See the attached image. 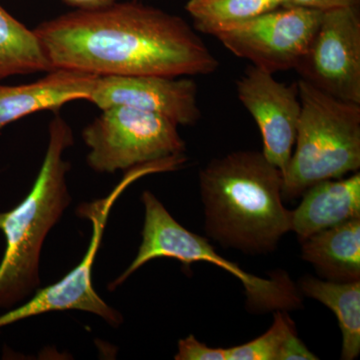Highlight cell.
I'll list each match as a JSON object with an SVG mask.
<instances>
[{
	"label": "cell",
	"mask_w": 360,
	"mask_h": 360,
	"mask_svg": "<svg viewBox=\"0 0 360 360\" xmlns=\"http://www.w3.org/2000/svg\"><path fill=\"white\" fill-rule=\"evenodd\" d=\"M297 89L302 112L292 155L283 174L286 200L360 168V104L340 101L302 79Z\"/></svg>",
	"instance_id": "277c9868"
},
{
	"label": "cell",
	"mask_w": 360,
	"mask_h": 360,
	"mask_svg": "<svg viewBox=\"0 0 360 360\" xmlns=\"http://www.w3.org/2000/svg\"><path fill=\"white\" fill-rule=\"evenodd\" d=\"M72 144V130L56 115L49 123V146L32 191L13 210L0 213L6 245L0 264V309H13L39 288L45 238L70 205L66 184L70 163L63 153Z\"/></svg>",
	"instance_id": "3957f363"
},
{
	"label": "cell",
	"mask_w": 360,
	"mask_h": 360,
	"mask_svg": "<svg viewBox=\"0 0 360 360\" xmlns=\"http://www.w3.org/2000/svg\"><path fill=\"white\" fill-rule=\"evenodd\" d=\"M141 200L146 210L141 245L131 264L110 283V290L122 285L142 265L165 257L179 260L186 267L193 262H203L229 272L243 284L248 304L253 311H288L302 307V292L285 272H274L269 278L248 274L219 255L202 236L179 224L155 194L146 191Z\"/></svg>",
	"instance_id": "5b68a950"
},
{
	"label": "cell",
	"mask_w": 360,
	"mask_h": 360,
	"mask_svg": "<svg viewBox=\"0 0 360 360\" xmlns=\"http://www.w3.org/2000/svg\"><path fill=\"white\" fill-rule=\"evenodd\" d=\"M319 359L298 338L296 329L291 331L284 340L279 352L278 360H315Z\"/></svg>",
	"instance_id": "ffe728a7"
},
{
	"label": "cell",
	"mask_w": 360,
	"mask_h": 360,
	"mask_svg": "<svg viewBox=\"0 0 360 360\" xmlns=\"http://www.w3.org/2000/svg\"><path fill=\"white\" fill-rule=\"evenodd\" d=\"M176 360H227V348H213L196 340L194 335L179 341Z\"/></svg>",
	"instance_id": "d6986e66"
},
{
	"label": "cell",
	"mask_w": 360,
	"mask_h": 360,
	"mask_svg": "<svg viewBox=\"0 0 360 360\" xmlns=\"http://www.w3.org/2000/svg\"><path fill=\"white\" fill-rule=\"evenodd\" d=\"M177 127L148 111L127 106L106 108L82 132L89 148L87 165L99 174H115L184 155L186 143Z\"/></svg>",
	"instance_id": "52a82bcc"
},
{
	"label": "cell",
	"mask_w": 360,
	"mask_h": 360,
	"mask_svg": "<svg viewBox=\"0 0 360 360\" xmlns=\"http://www.w3.org/2000/svg\"><path fill=\"white\" fill-rule=\"evenodd\" d=\"M297 286L302 295L335 312L342 335L341 359H356L360 352V281L338 283L304 276Z\"/></svg>",
	"instance_id": "9a60e30c"
},
{
	"label": "cell",
	"mask_w": 360,
	"mask_h": 360,
	"mask_svg": "<svg viewBox=\"0 0 360 360\" xmlns=\"http://www.w3.org/2000/svg\"><path fill=\"white\" fill-rule=\"evenodd\" d=\"M96 77L58 70L30 84H0V129L39 111L58 110L71 101H87Z\"/></svg>",
	"instance_id": "7c38bea8"
},
{
	"label": "cell",
	"mask_w": 360,
	"mask_h": 360,
	"mask_svg": "<svg viewBox=\"0 0 360 360\" xmlns=\"http://www.w3.org/2000/svg\"><path fill=\"white\" fill-rule=\"evenodd\" d=\"M279 1H281L283 6H285V4H288V0H279Z\"/></svg>",
	"instance_id": "603a6c76"
},
{
	"label": "cell",
	"mask_w": 360,
	"mask_h": 360,
	"mask_svg": "<svg viewBox=\"0 0 360 360\" xmlns=\"http://www.w3.org/2000/svg\"><path fill=\"white\" fill-rule=\"evenodd\" d=\"M360 0H288L290 6L307 7L326 11L347 7H359Z\"/></svg>",
	"instance_id": "44dd1931"
},
{
	"label": "cell",
	"mask_w": 360,
	"mask_h": 360,
	"mask_svg": "<svg viewBox=\"0 0 360 360\" xmlns=\"http://www.w3.org/2000/svg\"><path fill=\"white\" fill-rule=\"evenodd\" d=\"M323 11L285 6L217 28L212 33L238 58L270 73L295 70L321 23Z\"/></svg>",
	"instance_id": "ba28073f"
},
{
	"label": "cell",
	"mask_w": 360,
	"mask_h": 360,
	"mask_svg": "<svg viewBox=\"0 0 360 360\" xmlns=\"http://www.w3.org/2000/svg\"><path fill=\"white\" fill-rule=\"evenodd\" d=\"M34 32L52 70L180 77L212 75L219 66L181 18L137 2L77 9Z\"/></svg>",
	"instance_id": "6da1fadb"
},
{
	"label": "cell",
	"mask_w": 360,
	"mask_h": 360,
	"mask_svg": "<svg viewBox=\"0 0 360 360\" xmlns=\"http://www.w3.org/2000/svg\"><path fill=\"white\" fill-rule=\"evenodd\" d=\"M236 94L257 122L265 158L283 174L295 148L302 112L297 82L283 84L274 73L252 65L236 82Z\"/></svg>",
	"instance_id": "30bf717a"
},
{
	"label": "cell",
	"mask_w": 360,
	"mask_h": 360,
	"mask_svg": "<svg viewBox=\"0 0 360 360\" xmlns=\"http://www.w3.org/2000/svg\"><path fill=\"white\" fill-rule=\"evenodd\" d=\"M291 212V231L300 241L348 220L360 219V174L309 187Z\"/></svg>",
	"instance_id": "4fadbf2b"
},
{
	"label": "cell",
	"mask_w": 360,
	"mask_h": 360,
	"mask_svg": "<svg viewBox=\"0 0 360 360\" xmlns=\"http://www.w3.org/2000/svg\"><path fill=\"white\" fill-rule=\"evenodd\" d=\"M295 70L300 79L324 94L360 104L359 7L323 11Z\"/></svg>",
	"instance_id": "9c48e42d"
},
{
	"label": "cell",
	"mask_w": 360,
	"mask_h": 360,
	"mask_svg": "<svg viewBox=\"0 0 360 360\" xmlns=\"http://www.w3.org/2000/svg\"><path fill=\"white\" fill-rule=\"evenodd\" d=\"M283 172L258 151L210 161L200 174L206 233L225 248L269 253L291 231Z\"/></svg>",
	"instance_id": "7a4b0ae2"
},
{
	"label": "cell",
	"mask_w": 360,
	"mask_h": 360,
	"mask_svg": "<svg viewBox=\"0 0 360 360\" xmlns=\"http://www.w3.org/2000/svg\"><path fill=\"white\" fill-rule=\"evenodd\" d=\"M302 243V257L326 281H359L360 219L315 233Z\"/></svg>",
	"instance_id": "5bb4252c"
},
{
	"label": "cell",
	"mask_w": 360,
	"mask_h": 360,
	"mask_svg": "<svg viewBox=\"0 0 360 360\" xmlns=\"http://www.w3.org/2000/svg\"><path fill=\"white\" fill-rule=\"evenodd\" d=\"M283 6L279 0H188L186 8L195 30L212 35L221 26L250 20Z\"/></svg>",
	"instance_id": "e0dca14e"
},
{
	"label": "cell",
	"mask_w": 360,
	"mask_h": 360,
	"mask_svg": "<svg viewBox=\"0 0 360 360\" xmlns=\"http://www.w3.org/2000/svg\"><path fill=\"white\" fill-rule=\"evenodd\" d=\"M52 71L34 30L0 6V82L15 75Z\"/></svg>",
	"instance_id": "2e32d148"
},
{
	"label": "cell",
	"mask_w": 360,
	"mask_h": 360,
	"mask_svg": "<svg viewBox=\"0 0 360 360\" xmlns=\"http://www.w3.org/2000/svg\"><path fill=\"white\" fill-rule=\"evenodd\" d=\"M295 329L286 311L277 310L269 330L245 345L227 348V360H278L284 340Z\"/></svg>",
	"instance_id": "ac0fdd59"
},
{
	"label": "cell",
	"mask_w": 360,
	"mask_h": 360,
	"mask_svg": "<svg viewBox=\"0 0 360 360\" xmlns=\"http://www.w3.org/2000/svg\"><path fill=\"white\" fill-rule=\"evenodd\" d=\"M198 84L189 78L129 75L97 77L87 101L99 110L127 106L193 125L201 117Z\"/></svg>",
	"instance_id": "8fae6325"
},
{
	"label": "cell",
	"mask_w": 360,
	"mask_h": 360,
	"mask_svg": "<svg viewBox=\"0 0 360 360\" xmlns=\"http://www.w3.org/2000/svg\"><path fill=\"white\" fill-rule=\"evenodd\" d=\"M66 4L77 7V9H90L110 6L116 0H65Z\"/></svg>",
	"instance_id": "7402d4cb"
},
{
	"label": "cell",
	"mask_w": 360,
	"mask_h": 360,
	"mask_svg": "<svg viewBox=\"0 0 360 360\" xmlns=\"http://www.w3.org/2000/svg\"><path fill=\"white\" fill-rule=\"evenodd\" d=\"M160 162H150L127 170L120 184L105 198L82 203L77 214L91 222L92 236L89 248L82 262L58 283L35 291L32 300L18 309H11L0 316V329L14 322L39 316L47 312L80 310L101 317L111 326L117 328L122 323V315L103 302L94 288L92 270L94 260L103 241L105 225L115 201L134 182L146 175L160 174Z\"/></svg>",
	"instance_id": "8992f818"
}]
</instances>
